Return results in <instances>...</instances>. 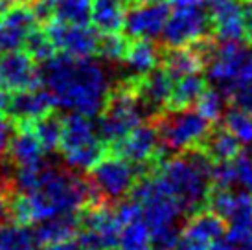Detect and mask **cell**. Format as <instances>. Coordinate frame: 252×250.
I'll return each mask as SVG.
<instances>
[{"mask_svg": "<svg viewBox=\"0 0 252 250\" xmlns=\"http://www.w3.org/2000/svg\"><path fill=\"white\" fill-rule=\"evenodd\" d=\"M41 81L54 103L85 116L98 114L111 91L109 76L99 62L66 54L44 61Z\"/></svg>", "mask_w": 252, "mask_h": 250, "instance_id": "1", "label": "cell"}, {"mask_svg": "<svg viewBox=\"0 0 252 250\" xmlns=\"http://www.w3.org/2000/svg\"><path fill=\"white\" fill-rule=\"evenodd\" d=\"M212 160L201 147L182 151L179 156L158 164L157 181L168 191L182 214L203 210L212 184Z\"/></svg>", "mask_w": 252, "mask_h": 250, "instance_id": "2", "label": "cell"}, {"mask_svg": "<svg viewBox=\"0 0 252 250\" xmlns=\"http://www.w3.org/2000/svg\"><path fill=\"white\" fill-rule=\"evenodd\" d=\"M26 195L32 206L33 222L70 216L92 202L91 188L87 182L68 169H59L50 164L46 166L39 186Z\"/></svg>", "mask_w": 252, "mask_h": 250, "instance_id": "3", "label": "cell"}, {"mask_svg": "<svg viewBox=\"0 0 252 250\" xmlns=\"http://www.w3.org/2000/svg\"><path fill=\"white\" fill-rule=\"evenodd\" d=\"M133 201L138 204L140 217L149 226L153 249H173L181 234L177 221L182 216V210L175 199L162 188L155 175L138 179V182L133 188Z\"/></svg>", "mask_w": 252, "mask_h": 250, "instance_id": "4", "label": "cell"}, {"mask_svg": "<svg viewBox=\"0 0 252 250\" xmlns=\"http://www.w3.org/2000/svg\"><path fill=\"white\" fill-rule=\"evenodd\" d=\"M208 79L221 92L230 94L252 79V44L241 41H223L214 46L210 41L204 48Z\"/></svg>", "mask_w": 252, "mask_h": 250, "instance_id": "5", "label": "cell"}, {"mask_svg": "<svg viewBox=\"0 0 252 250\" xmlns=\"http://www.w3.org/2000/svg\"><path fill=\"white\" fill-rule=\"evenodd\" d=\"M64 162L74 169H91L105 153V142L99 138L91 116L72 112L61 120V140L57 147Z\"/></svg>", "mask_w": 252, "mask_h": 250, "instance_id": "6", "label": "cell"}, {"mask_svg": "<svg viewBox=\"0 0 252 250\" xmlns=\"http://www.w3.org/2000/svg\"><path fill=\"white\" fill-rule=\"evenodd\" d=\"M144 107L136 96L131 79L122 81L118 87L109 91L107 99L99 111L98 132L105 144H112L124 134L134 129L144 120Z\"/></svg>", "mask_w": 252, "mask_h": 250, "instance_id": "7", "label": "cell"}, {"mask_svg": "<svg viewBox=\"0 0 252 250\" xmlns=\"http://www.w3.org/2000/svg\"><path fill=\"white\" fill-rule=\"evenodd\" d=\"M162 147L182 153L188 149L203 147L212 131V124L191 109H168L158 112L153 122Z\"/></svg>", "mask_w": 252, "mask_h": 250, "instance_id": "8", "label": "cell"}, {"mask_svg": "<svg viewBox=\"0 0 252 250\" xmlns=\"http://www.w3.org/2000/svg\"><path fill=\"white\" fill-rule=\"evenodd\" d=\"M136 182H138L136 166L118 155H111V156H101L91 167L87 184L91 188L92 202L114 204L124 201V197L133 191Z\"/></svg>", "mask_w": 252, "mask_h": 250, "instance_id": "9", "label": "cell"}, {"mask_svg": "<svg viewBox=\"0 0 252 250\" xmlns=\"http://www.w3.org/2000/svg\"><path fill=\"white\" fill-rule=\"evenodd\" d=\"M171 6L173 11H169L162 30V39L169 48L189 46L206 39L210 28L208 0H171Z\"/></svg>", "mask_w": 252, "mask_h": 250, "instance_id": "10", "label": "cell"}, {"mask_svg": "<svg viewBox=\"0 0 252 250\" xmlns=\"http://www.w3.org/2000/svg\"><path fill=\"white\" fill-rule=\"evenodd\" d=\"M210 210L216 212L224 222H228L226 241L247 249L252 245V193H234L230 188H216L208 195Z\"/></svg>", "mask_w": 252, "mask_h": 250, "instance_id": "11", "label": "cell"}, {"mask_svg": "<svg viewBox=\"0 0 252 250\" xmlns=\"http://www.w3.org/2000/svg\"><path fill=\"white\" fill-rule=\"evenodd\" d=\"M120 224L111 204L91 202L79 217V243L87 250H112L118 245Z\"/></svg>", "mask_w": 252, "mask_h": 250, "instance_id": "12", "label": "cell"}, {"mask_svg": "<svg viewBox=\"0 0 252 250\" xmlns=\"http://www.w3.org/2000/svg\"><path fill=\"white\" fill-rule=\"evenodd\" d=\"M111 153L129 160L138 167L157 166L162 162L164 147L157 134L155 125H136L122 138L111 144Z\"/></svg>", "mask_w": 252, "mask_h": 250, "instance_id": "13", "label": "cell"}, {"mask_svg": "<svg viewBox=\"0 0 252 250\" xmlns=\"http://www.w3.org/2000/svg\"><path fill=\"white\" fill-rule=\"evenodd\" d=\"M52 39L56 50L72 57H92L98 52V30L89 24H66L57 19H50L44 30Z\"/></svg>", "mask_w": 252, "mask_h": 250, "instance_id": "14", "label": "cell"}, {"mask_svg": "<svg viewBox=\"0 0 252 250\" xmlns=\"http://www.w3.org/2000/svg\"><path fill=\"white\" fill-rule=\"evenodd\" d=\"M226 234V222L212 210H197L179 234L171 250H210Z\"/></svg>", "mask_w": 252, "mask_h": 250, "instance_id": "15", "label": "cell"}, {"mask_svg": "<svg viewBox=\"0 0 252 250\" xmlns=\"http://www.w3.org/2000/svg\"><path fill=\"white\" fill-rule=\"evenodd\" d=\"M41 83L37 61L24 50L0 52V85L7 92H22L35 89Z\"/></svg>", "mask_w": 252, "mask_h": 250, "instance_id": "16", "label": "cell"}, {"mask_svg": "<svg viewBox=\"0 0 252 250\" xmlns=\"http://www.w3.org/2000/svg\"><path fill=\"white\" fill-rule=\"evenodd\" d=\"M169 17V6L166 2H134L129 4L124 21V28L129 37L153 39L162 33Z\"/></svg>", "mask_w": 252, "mask_h": 250, "instance_id": "17", "label": "cell"}, {"mask_svg": "<svg viewBox=\"0 0 252 250\" xmlns=\"http://www.w3.org/2000/svg\"><path fill=\"white\" fill-rule=\"evenodd\" d=\"M37 21L32 4H9L0 15V52L22 48Z\"/></svg>", "mask_w": 252, "mask_h": 250, "instance_id": "18", "label": "cell"}, {"mask_svg": "<svg viewBox=\"0 0 252 250\" xmlns=\"http://www.w3.org/2000/svg\"><path fill=\"white\" fill-rule=\"evenodd\" d=\"M131 81H133L136 96H138L146 112L158 114L164 109H168L171 87H173V77L166 72L164 66H157L149 74L138 77V79H131Z\"/></svg>", "mask_w": 252, "mask_h": 250, "instance_id": "19", "label": "cell"}, {"mask_svg": "<svg viewBox=\"0 0 252 250\" xmlns=\"http://www.w3.org/2000/svg\"><path fill=\"white\" fill-rule=\"evenodd\" d=\"M208 19L219 41H245L243 6L238 0H212Z\"/></svg>", "mask_w": 252, "mask_h": 250, "instance_id": "20", "label": "cell"}, {"mask_svg": "<svg viewBox=\"0 0 252 250\" xmlns=\"http://www.w3.org/2000/svg\"><path fill=\"white\" fill-rule=\"evenodd\" d=\"M54 99L48 94V91H41L39 87L30 89V91L15 92L13 97H9L6 111L9 116L17 122H33V120L46 116L54 112Z\"/></svg>", "mask_w": 252, "mask_h": 250, "instance_id": "21", "label": "cell"}, {"mask_svg": "<svg viewBox=\"0 0 252 250\" xmlns=\"http://www.w3.org/2000/svg\"><path fill=\"white\" fill-rule=\"evenodd\" d=\"M212 182L216 188L238 186L243 191H252V153L239 151L228 162H219L212 167Z\"/></svg>", "mask_w": 252, "mask_h": 250, "instance_id": "22", "label": "cell"}, {"mask_svg": "<svg viewBox=\"0 0 252 250\" xmlns=\"http://www.w3.org/2000/svg\"><path fill=\"white\" fill-rule=\"evenodd\" d=\"M204 44H206V39L189 46L169 48L162 66L173 79L188 76V74H197L204 66Z\"/></svg>", "mask_w": 252, "mask_h": 250, "instance_id": "23", "label": "cell"}, {"mask_svg": "<svg viewBox=\"0 0 252 250\" xmlns=\"http://www.w3.org/2000/svg\"><path fill=\"white\" fill-rule=\"evenodd\" d=\"M15 132L9 142V158L13 160L19 167L35 166L41 164L42 156H44V149L39 144L37 136L32 132L26 124H13Z\"/></svg>", "mask_w": 252, "mask_h": 250, "instance_id": "24", "label": "cell"}, {"mask_svg": "<svg viewBox=\"0 0 252 250\" xmlns=\"http://www.w3.org/2000/svg\"><path fill=\"white\" fill-rule=\"evenodd\" d=\"M122 61L126 62L129 79H138V77L149 74L160 62V50L157 44L149 39H136L134 42H129L127 52Z\"/></svg>", "mask_w": 252, "mask_h": 250, "instance_id": "25", "label": "cell"}, {"mask_svg": "<svg viewBox=\"0 0 252 250\" xmlns=\"http://www.w3.org/2000/svg\"><path fill=\"white\" fill-rule=\"evenodd\" d=\"M129 0H91L92 26L101 33L122 31Z\"/></svg>", "mask_w": 252, "mask_h": 250, "instance_id": "26", "label": "cell"}, {"mask_svg": "<svg viewBox=\"0 0 252 250\" xmlns=\"http://www.w3.org/2000/svg\"><path fill=\"white\" fill-rule=\"evenodd\" d=\"M77 230H79V219H76V216L70 214V216H59L41 221L33 236H35L37 245L46 247V245H54L76 237Z\"/></svg>", "mask_w": 252, "mask_h": 250, "instance_id": "27", "label": "cell"}, {"mask_svg": "<svg viewBox=\"0 0 252 250\" xmlns=\"http://www.w3.org/2000/svg\"><path fill=\"white\" fill-rule=\"evenodd\" d=\"M201 149L210 156L212 162L219 164V162H228L234 158L241 151V142L224 127L214 132L210 131Z\"/></svg>", "mask_w": 252, "mask_h": 250, "instance_id": "28", "label": "cell"}, {"mask_svg": "<svg viewBox=\"0 0 252 250\" xmlns=\"http://www.w3.org/2000/svg\"><path fill=\"white\" fill-rule=\"evenodd\" d=\"M204 79L197 74H188L173 79L171 87V96L168 101V109H188L197 101V97L201 96L204 91Z\"/></svg>", "mask_w": 252, "mask_h": 250, "instance_id": "29", "label": "cell"}, {"mask_svg": "<svg viewBox=\"0 0 252 250\" xmlns=\"http://www.w3.org/2000/svg\"><path fill=\"white\" fill-rule=\"evenodd\" d=\"M116 247L120 250H155L149 226L142 217L131 219L122 224Z\"/></svg>", "mask_w": 252, "mask_h": 250, "instance_id": "30", "label": "cell"}, {"mask_svg": "<svg viewBox=\"0 0 252 250\" xmlns=\"http://www.w3.org/2000/svg\"><path fill=\"white\" fill-rule=\"evenodd\" d=\"M17 124H26L32 129V132L37 136L39 144L42 146L44 153L56 151L59 147L61 140V118H57L54 112H50L46 116L33 120V122H17Z\"/></svg>", "mask_w": 252, "mask_h": 250, "instance_id": "31", "label": "cell"}, {"mask_svg": "<svg viewBox=\"0 0 252 250\" xmlns=\"http://www.w3.org/2000/svg\"><path fill=\"white\" fill-rule=\"evenodd\" d=\"M37 241L26 224L0 222V250H35Z\"/></svg>", "mask_w": 252, "mask_h": 250, "instance_id": "32", "label": "cell"}, {"mask_svg": "<svg viewBox=\"0 0 252 250\" xmlns=\"http://www.w3.org/2000/svg\"><path fill=\"white\" fill-rule=\"evenodd\" d=\"M52 19L66 24H89L91 0H52Z\"/></svg>", "mask_w": 252, "mask_h": 250, "instance_id": "33", "label": "cell"}, {"mask_svg": "<svg viewBox=\"0 0 252 250\" xmlns=\"http://www.w3.org/2000/svg\"><path fill=\"white\" fill-rule=\"evenodd\" d=\"M197 112L204 116L210 124H216L221 120L224 112V97L219 89H204L201 96L197 97Z\"/></svg>", "mask_w": 252, "mask_h": 250, "instance_id": "34", "label": "cell"}, {"mask_svg": "<svg viewBox=\"0 0 252 250\" xmlns=\"http://www.w3.org/2000/svg\"><path fill=\"white\" fill-rule=\"evenodd\" d=\"M24 48L30 56L33 57L35 61H48L50 57L56 56V46L52 39L48 37V33L44 30H33L32 33L26 37V42H24Z\"/></svg>", "mask_w": 252, "mask_h": 250, "instance_id": "35", "label": "cell"}, {"mask_svg": "<svg viewBox=\"0 0 252 250\" xmlns=\"http://www.w3.org/2000/svg\"><path fill=\"white\" fill-rule=\"evenodd\" d=\"M129 41L120 31H112L99 37L98 41V56H101L105 61H122L127 52Z\"/></svg>", "mask_w": 252, "mask_h": 250, "instance_id": "36", "label": "cell"}, {"mask_svg": "<svg viewBox=\"0 0 252 250\" xmlns=\"http://www.w3.org/2000/svg\"><path fill=\"white\" fill-rule=\"evenodd\" d=\"M226 129L241 142L252 146V114L234 109L226 114Z\"/></svg>", "mask_w": 252, "mask_h": 250, "instance_id": "37", "label": "cell"}, {"mask_svg": "<svg viewBox=\"0 0 252 250\" xmlns=\"http://www.w3.org/2000/svg\"><path fill=\"white\" fill-rule=\"evenodd\" d=\"M228 96H230L232 103L236 105L238 111L251 112L252 114V79L251 81H247L245 85L238 87V89H236L234 92H230Z\"/></svg>", "mask_w": 252, "mask_h": 250, "instance_id": "38", "label": "cell"}, {"mask_svg": "<svg viewBox=\"0 0 252 250\" xmlns=\"http://www.w3.org/2000/svg\"><path fill=\"white\" fill-rule=\"evenodd\" d=\"M15 132V125L9 122L7 118L2 116L0 112V162L7 156V151H9V142H11V136Z\"/></svg>", "mask_w": 252, "mask_h": 250, "instance_id": "39", "label": "cell"}, {"mask_svg": "<svg viewBox=\"0 0 252 250\" xmlns=\"http://www.w3.org/2000/svg\"><path fill=\"white\" fill-rule=\"evenodd\" d=\"M11 188L6 181L0 179V222L9 217V202H11Z\"/></svg>", "mask_w": 252, "mask_h": 250, "instance_id": "40", "label": "cell"}, {"mask_svg": "<svg viewBox=\"0 0 252 250\" xmlns=\"http://www.w3.org/2000/svg\"><path fill=\"white\" fill-rule=\"evenodd\" d=\"M42 250H87L83 245L79 243V239H66V241H59V243H54V245H46V247H42Z\"/></svg>", "mask_w": 252, "mask_h": 250, "instance_id": "41", "label": "cell"}, {"mask_svg": "<svg viewBox=\"0 0 252 250\" xmlns=\"http://www.w3.org/2000/svg\"><path fill=\"white\" fill-rule=\"evenodd\" d=\"M243 21H245V41L252 44V2L243 4Z\"/></svg>", "mask_w": 252, "mask_h": 250, "instance_id": "42", "label": "cell"}, {"mask_svg": "<svg viewBox=\"0 0 252 250\" xmlns=\"http://www.w3.org/2000/svg\"><path fill=\"white\" fill-rule=\"evenodd\" d=\"M210 250H243V249H241V247H236V245H232V243H228V241L219 239L217 243L212 245Z\"/></svg>", "mask_w": 252, "mask_h": 250, "instance_id": "43", "label": "cell"}, {"mask_svg": "<svg viewBox=\"0 0 252 250\" xmlns=\"http://www.w3.org/2000/svg\"><path fill=\"white\" fill-rule=\"evenodd\" d=\"M7 103H9V94L7 91L0 85V112H4L7 109Z\"/></svg>", "mask_w": 252, "mask_h": 250, "instance_id": "44", "label": "cell"}, {"mask_svg": "<svg viewBox=\"0 0 252 250\" xmlns=\"http://www.w3.org/2000/svg\"><path fill=\"white\" fill-rule=\"evenodd\" d=\"M7 4H32L33 0H6Z\"/></svg>", "mask_w": 252, "mask_h": 250, "instance_id": "45", "label": "cell"}, {"mask_svg": "<svg viewBox=\"0 0 252 250\" xmlns=\"http://www.w3.org/2000/svg\"><path fill=\"white\" fill-rule=\"evenodd\" d=\"M7 6H9V4H7L6 0H0V15L4 13V9H6Z\"/></svg>", "mask_w": 252, "mask_h": 250, "instance_id": "46", "label": "cell"}, {"mask_svg": "<svg viewBox=\"0 0 252 250\" xmlns=\"http://www.w3.org/2000/svg\"><path fill=\"white\" fill-rule=\"evenodd\" d=\"M138 2H166V0H138Z\"/></svg>", "mask_w": 252, "mask_h": 250, "instance_id": "47", "label": "cell"}]
</instances>
